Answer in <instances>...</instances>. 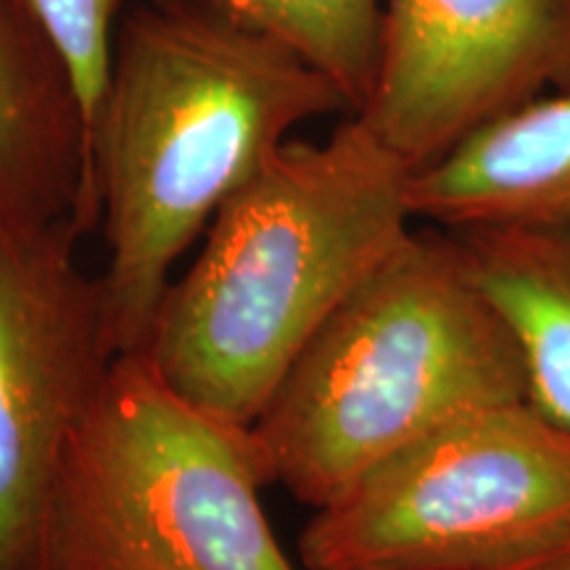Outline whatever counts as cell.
Wrapping results in <instances>:
<instances>
[{
  "label": "cell",
  "instance_id": "277c9868",
  "mask_svg": "<svg viewBox=\"0 0 570 570\" xmlns=\"http://www.w3.org/2000/svg\"><path fill=\"white\" fill-rule=\"evenodd\" d=\"M248 431L117 356L71 439L35 570H296Z\"/></svg>",
  "mask_w": 570,
  "mask_h": 570
},
{
  "label": "cell",
  "instance_id": "ba28073f",
  "mask_svg": "<svg viewBox=\"0 0 570 570\" xmlns=\"http://www.w3.org/2000/svg\"><path fill=\"white\" fill-rule=\"evenodd\" d=\"M410 212L446 230L570 227V85L499 114L410 177Z\"/></svg>",
  "mask_w": 570,
  "mask_h": 570
},
{
  "label": "cell",
  "instance_id": "52a82bcc",
  "mask_svg": "<svg viewBox=\"0 0 570 570\" xmlns=\"http://www.w3.org/2000/svg\"><path fill=\"white\" fill-rule=\"evenodd\" d=\"M570 85V0H383L360 117L412 173Z\"/></svg>",
  "mask_w": 570,
  "mask_h": 570
},
{
  "label": "cell",
  "instance_id": "3957f363",
  "mask_svg": "<svg viewBox=\"0 0 570 570\" xmlns=\"http://www.w3.org/2000/svg\"><path fill=\"white\" fill-rule=\"evenodd\" d=\"M515 402V333L462 235L431 225L346 296L246 431L265 487L317 510L452 420Z\"/></svg>",
  "mask_w": 570,
  "mask_h": 570
},
{
  "label": "cell",
  "instance_id": "7a4b0ae2",
  "mask_svg": "<svg viewBox=\"0 0 570 570\" xmlns=\"http://www.w3.org/2000/svg\"><path fill=\"white\" fill-rule=\"evenodd\" d=\"M410 177L354 114L323 142H283L214 214L140 354L196 407L248 428L327 317L410 235Z\"/></svg>",
  "mask_w": 570,
  "mask_h": 570
},
{
  "label": "cell",
  "instance_id": "5b68a950",
  "mask_svg": "<svg viewBox=\"0 0 570 570\" xmlns=\"http://www.w3.org/2000/svg\"><path fill=\"white\" fill-rule=\"evenodd\" d=\"M570 544V428L531 402L473 410L317 508L306 570H479Z\"/></svg>",
  "mask_w": 570,
  "mask_h": 570
},
{
  "label": "cell",
  "instance_id": "7c38bea8",
  "mask_svg": "<svg viewBox=\"0 0 570 570\" xmlns=\"http://www.w3.org/2000/svg\"><path fill=\"white\" fill-rule=\"evenodd\" d=\"M35 11L48 35L67 61L75 80L77 98L85 122V148H88V198L90 212L98 225V204L92 190V130H96L98 111L106 85H109L111 51H114V21L122 0H32Z\"/></svg>",
  "mask_w": 570,
  "mask_h": 570
},
{
  "label": "cell",
  "instance_id": "8fae6325",
  "mask_svg": "<svg viewBox=\"0 0 570 570\" xmlns=\"http://www.w3.org/2000/svg\"><path fill=\"white\" fill-rule=\"evenodd\" d=\"M267 35L323 71L360 114L375 82L383 0H180Z\"/></svg>",
  "mask_w": 570,
  "mask_h": 570
},
{
  "label": "cell",
  "instance_id": "8992f818",
  "mask_svg": "<svg viewBox=\"0 0 570 570\" xmlns=\"http://www.w3.org/2000/svg\"><path fill=\"white\" fill-rule=\"evenodd\" d=\"M75 219L0 214V570H35L71 439L119 348Z\"/></svg>",
  "mask_w": 570,
  "mask_h": 570
},
{
  "label": "cell",
  "instance_id": "30bf717a",
  "mask_svg": "<svg viewBox=\"0 0 570 570\" xmlns=\"http://www.w3.org/2000/svg\"><path fill=\"white\" fill-rule=\"evenodd\" d=\"M462 235L489 296L515 333L529 402L570 428V227H483Z\"/></svg>",
  "mask_w": 570,
  "mask_h": 570
},
{
  "label": "cell",
  "instance_id": "4fadbf2b",
  "mask_svg": "<svg viewBox=\"0 0 570 570\" xmlns=\"http://www.w3.org/2000/svg\"><path fill=\"white\" fill-rule=\"evenodd\" d=\"M479 570H570V544L558 547V550L531 554V558L504 562V566H491Z\"/></svg>",
  "mask_w": 570,
  "mask_h": 570
},
{
  "label": "cell",
  "instance_id": "9c48e42d",
  "mask_svg": "<svg viewBox=\"0 0 570 570\" xmlns=\"http://www.w3.org/2000/svg\"><path fill=\"white\" fill-rule=\"evenodd\" d=\"M0 214L98 227L80 98L32 0H0Z\"/></svg>",
  "mask_w": 570,
  "mask_h": 570
},
{
  "label": "cell",
  "instance_id": "6da1fadb",
  "mask_svg": "<svg viewBox=\"0 0 570 570\" xmlns=\"http://www.w3.org/2000/svg\"><path fill=\"white\" fill-rule=\"evenodd\" d=\"M352 114L336 85L267 35L180 0L114 35L92 130L98 277L119 354H140L177 259L298 125Z\"/></svg>",
  "mask_w": 570,
  "mask_h": 570
}]
</instances>
